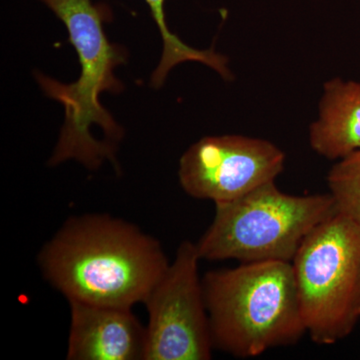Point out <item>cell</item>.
I'll return each instance as SVG.
<instances>
[{"label":"cell","instance_id":"cell-6","mask_svg":"<svg viewBox=\"0 0 360 360\" xmlns=\"http://www.w3.org/2000/svg\"><path fill=\"white\" fill-rule=\"evenodd\" d=\"M195 243H180L150 291L144 360H208L213 343Z\"/></svg>","mask_w":360,"mask_h":360},{"label":"cell","instance_id":"cell-8","mask_svg":"<svg viewBox=\"0 0 360 360\" xmlns=\"http://www.w3.org/2000/svg\"><path fill=\"white\" fill-rule=\"evenodd\" d=\"M68 360H144L146 328L130 307L70 302Z\"/></svg>","mask_w":360,"mask_h":360},{"label":"cell","instance_id":"cell-5","mask_svg":"<svg viewBox=\"0 0 360 360\" xmlns=\"http://www.w3.org/2000/svg\"><path fill=\"white\" fill-rule=\"evenodd\" d=\"M293 274L307 333L331 345L360 319V229L340 212L309 232L296 252Z\"/></svg>","mask_w":360,"mask_h":360},{"label":"cell","instance_id":"cell-10","mask_svg":"<svg viewBox=\"0 0 360 360\" xmlns=\"http://www.w3.org/2000/svg\"><path fill=\"white\" fill-rule=\"evenodd\" d=\"M165 1L167 0H146L162 37V56L160 65L151 77V84L155 89L165 84L168 72L179 63L195 61L210 66V68H217L221 60V56L214 49L200 51L193 49L168 30L165 20Z\"/></svg>","mask_w":360,"mask_h":360},{"label":"cell","instance_id":"cell-1","mask_svg":"<svg viewBox=\"0 0 360 360\" xmlns=\"http://www.w3.org/2000/svg\"><path fill=\"white\" fill-rule=\"evenodd\" d=\"M37 262L68 302L130 309L146 302L170 264L158 239L105 213L66 220Z\"/></svg>","mask_w":360,"mask_h":360},{"label":"cell","instance_id":"cell-7","mask_svg":"<svg viewBox=\"0 0 360 360\" xmlns=\"http://www.w3.org/2000/svg\"><path fill=\"white\" fill-rule=\"evenodd\" d=\"M284 165L283 151L266 139L243 135L206 136L180 158L179 182L191 198L217 205L238 200L274 181Z\"/></svg>","mask_w":360,"mask_h":360},{"label":"cell","instance_id":"cell-2","mask_svg":"<svg viewBox=\"0 0 360 360\" xmlns=\"http://www.w3.org/2000/svg\"><path fill=\"white\" fill-rule=\"evenodd\" d=\"M49 7L70 32L82 72L75 84H65L37 75L44 94L65 106V124L49 165L77 160L96 170L104 160L115 165L116 143L123 130L101 105L104 91L120 92L123 85L115 70L124 63V51L111 44L103 30L108 9L92 0H40Z\"/></svg>","mask_w":360,"mask_h":360},{"label":"cell","instance_id":"cell-9","mask_svg":"<svg viewBox=\"0 0 360 360\" xmlns=\"http://www.w3.org/2000/svg\"><path fill=\"white\" fill-rule=\"evenodd\" d=\"M309 143L330 160L360 150V82L336 77L324 84L319 118L309 127Z\"/></svg>","mask_w":360,"mask_h":360},{"label":"cell","instance_id":"cell-11","mask_svg":"<svg viewBox=\"0 0 360 360\" xmlns=\"http://www.w3.org/2000/svg\"><path fill=\"white\" fill-rule=\"evenodd\" d=\"M328 184L338 212L360 229V150L345 156L331 167Z\"/></svg>","mask_w":360,"mask_h":360},{"label":"cell","instance_id":"cell-4","mask_svg":"<svg viewBox=\"0 0 360 360\" xmlns=\"http://www.w3.org/2000/svg\"><path fill=\"white\" fill-rule=\"evenodd\" d=\"M336 212L330 193L291 195L274 180L215 205L212 224L196 248L200 259L210 262H291L309 232Z\"/></svg>","mask_w":360,"mask_h":360},{"label":"cell","instance_id":"cell-3","mask_svg":"<svg viewBox=\"0 0 360 360\" xmlns=\"http://www.w3.org/2000/svg\"><path fill=\"white\" fill-rule=\"evenodd\" d=\"M213 347L238 359L290 347L307 333L292 264H241L202 277Z\"/></svg>","mask_w":360,"mask_h":360}]
</instances>
